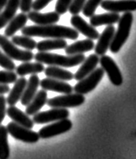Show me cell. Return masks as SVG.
<instances>
[{"label":"cell","instance_id":"1","mask_svg":"<svg viewBox=\"0 0 136 159\" xmlns=\"http://www.w3.org/2000/svg\"><path fill=\"white\" fill-rule=\"evenodd\" d=\"M21 33L28 37H41L49 39H64L75 40L79 38V33L75 29L64 25H30L21 29Z\"/></svg>","mask_w":136,"mask_h":159},{"label":"cell","instance_id":"2","mask_svg":"<svg viewBox=\"0 0 136 159\" xmlns=\"http://www.w3.org/2000/svg\"><path fill=\"white\" fill-rule=\"evenodd\" d=\"M34 59L37 62L42 64L68 68L81 64L86 57L82 53L75 55H60L48 52H38L34 55Z\"/></svg>","mask_w":136,"mask_h":159},{"label":"cell","instance_id":"3","mask_svg":"<svg viewBox=\"0 0 136 159\" xmlns=\"http://www.w3.org/2000/svg\"><path fill=\"white\" fill-rule=\"evenodd\" d=\"M134 20V16L132 12H125L120 18L117 31H115L113 41L109 47L110 51L113 53H117L121 49L123 45L126 43L129 37L131 31L132 24Z\"/></svg>","mask_w":136,"mask_h":159},{"label":"cell","instance_id":"4","mask_svg":"<svg viewBox=\"0 0 136 159\" xmlns=\"http://www.w3.org/2000/svg\"><path fill=\"white\" fill-rule=\"evenodd\" d=\"M0 47L10 59L14 61L29 62L34 59V54L32 51L21 50L17 46L8 39V38L0 34Z\"/></svg>","mask_w":136,"mask_h":159},{"label":"cell","instance_id":"5","mask_svg":"<svg viewBox=\"0 0 136 159\" xmlns=\"http://www.w3.org/2000/svg\"><path fill=\"white\" fill-rule=\"evenodd\" d=\"M85 101L86 98L83 94L72 93L49 99L46 104L52 108H69L81 106Z\"/></svg>","mask_w":136,"mask_h":159},{"label":"cell","instance_id":"6","mask_svg":"<svg viewBox=\"0 0 136 159\" xmlns=\"http://www.w3.org/2000/svg\"><path fill=\"white\" fill-rule=\"evenodd\" d=\"M104 75L105 72L102 68H95L93 73L85 77L84 79L79 80V82L74 86L73 91L77 94L83 95L88 94L96 89L100 80L103 79Z\"/></svg>","mask_w":136,"mask_h":159},{"label":"cell","instance_id":"7","mask_svg":"<svg viewBox=\"0 0 136 159\" xmlns=\"http://www.w3.org/2000/svg\"><path fill=\"white\" fill-rule=\"evenodd\" d=\"M8 134L17 140L26 143H35L39 140L38 133L33 131L31 129L21 126L14 122H11L6 126Z\"/></svg>","mask_w":136,"mask_h":159},{"label":"cell","instance_id":"8","mask_svg":"<svg viewBox=\"0 0 136 159\" xmlns=\"http://www.w3.org/2000/svg\"><path fill=\"white\" fill-rule=\"evenodd\" d=\"M72 128V122L68 118H66V119L57 121L47 126L43 127L38 131V136L43 139H48L64 134L70 130Z\"/></svg>","mask_w":136,"mask_h":159},{"label":"cell","instance_id":"9","mask_svg":"<svg viewBox=\"0 0 136 159\" xmlns=\"http://www.w3.org/2000/svg\"><path fill=\"white\" fill-rule=\"evenodd\" d=\"M99 63H100L101 68L103 69L105 73H107L110 81L114 86H121L123 83V77H122L121 72L118 67L117 64L114 62L111 57L107 55H102L99 58Z\"/></svg>","mask_w":136,"mask_h":159},{"label":"cell","instance_id":"10","mask_svg":"<svg viewBox=\"0 0 136 159\" xmlns=\"http://www.w3.org/2000/svg\"><path fill=\"white\" fill-rule=\"evenodd\" d=\"M70 115L66 108H52L44 112H38L33 116V121L37 124H46L52 122H57L59 120L68 118Z\"/></svg>","mask_w":136,"mask_h":159},{"label":"cell","instance_id":"11","mask_svg":"<svg viewBox=\"0 0 136 159\" xmlns=\"http://www.w3.org/2000/svg\"><path fill=\"white\" fill-rule=\"evenodd\" d=\"M101 7L109 12H132L136 11V0H103Z\"/></svg>","mask_w":136,"mask_h":159},{"label":"cell","instance_id":"12","mask_svg":"<svg viewBox=\"0 0 136 159\" xmlns=\"http://www.w3.org/2000/svg\"><path fill=\"white\" fill-rule=\"evenodd\" d=\"M71 25L76 31H78V33H80L89 39L95 40L99 37V33L95 27L86 23V21L79 15H73L71 18Z\"/></svg>","mask_w":136,"mask_h":159},{"label":"cell","instance_id":"13","mask_svg":"<svg viewBox=\"0 0 136 159\" xmlns=\"http://www.w3.org/2000/svg\"><path fill=\"white\" fill-rule=\"evenodd\" d=\"M114 33H115V28L113 25H107L105 28L102 33L100 34V36L99 37L98 42L94 47L95 54H97L98 56H102L106 54V52H107L111 46V43L113 41Z\"/></svg>","mask_w":136,"mask_h":159},{"label":"cell","instance_id":"14","mask_svg":"<svg viewBox=\"0 0 136 159\" xmlns=\"http://www.w3.org/2000/svg\"><path fill=\"white\" fill-rule=\"evenodd\" d=\"M39 86L46 91H53L65 94H72L73 91V88L69 83L52 78L42 80L39 83Z\"/></svg>","mask_w":136,"mask_h":159},{"label":"cell","instance_id":"15","mask_svg":"<svg viewBox=\"0 0 136 159\" xmlns=\"http://www.w3.org/2000/svg\"><path fill=\"white\" fill-rule=\"evenodd\" d=\"M28 19L33 21V23L37 24V25H54L59 21L60 15L58 14L56 11L47 12V13H40L36 11H31L28 12Z\"/></svg>","mask_w":136,"mask_h":159},{"label":"cell","instance_id":"16","mask_svg":"<svg viewBox=\"0 0 136 159\" xmlns=\"http://www.w3.org/2000/svg\"><path fill=\"white\" fill-rule=\"evenodd\" d=\"M99 61V57L97 54H91V55H89L86 59H85V61L81 63L82 65L80 66V69L76 72L73 79H75L78 81L84 79L85 77H86L91 73H93L95 70V68H97Z\"/></svg>","mask_w":136,"mask_h":159},{"label":"cell","instance_id":"17","mask_svg":"<svg viewBox=\"0 0 136 159\" xmlns=\"http://www.w3.org/2000/svg\"><path fill=\"white\" fill-rule=\"evenodd\" d=\"M6 115L16 123H18L21 126L25 127L27 129H33L34 126V122L33 119L29 117L28 115L24 113L19 108L15 106H10L9 108H6Z\"/></svg>","mask_w":136,"mask_h":159},{"label":"cell","instance_id":"18","mask_svg":"<svg viewBox=\"0 0 136 159\" xmlns=\"http://www.w3.org/2000/svg\"><path fill=\"white\" fill-rule=\"evenodd\" d=\"M40 83V80L38 75H33L30 76V78L27 80V84L24 89V94L20 99V102L23 106H27L33 97L36 95L38 92V88Z\"/></svg>","mask_w":136,"mask_h":159},{"label":"cell","instance_id":"19","mask_svg":"<svg viewBox=\"0 0 136 159\" xmlns=\"http://www.w3.org/2000/svg\"><path fill=\"white\" fill-rule=\"evenodd\" d=\"M26 84H27V80L24 77H21L15 81L13 88L11 89L9 95L6 98V102L9 104V106H15L20 101Z\"/></svg>","mask_w":136,"mask_h":159},{"label":"cell","instance_id":"20","mask_svg":"<svg viewBox=\"0 0 136 159\" xmlns=\"http://www.w3.org/2000/svg\"><path fill=\"white\" fill-rule=\"evenodd\" d=\"M46 102L47 92L44 89L39 90L38 92H37V94L33 97V100L31 101V102L26 106L25 114L28 115L29 116L36 115L45 106V104H46Z\"/></svg>","mask_w":136,"mask_h":159},{"label":"cell","instance_id":"21","mask_svg":"<svg viewBox=\"0 0 136 159\" xmlns=\"http://www.w3.org/2000/svg\"><path fill=\"white\" fill-rule=\"evenodd\" d=\"M20 0H8L3 11L0 12V30L7 25L16 15L17 11L19 8Z\"/></svg>","mask_w":136,"mask_h":159},{"label":"cell","instance_id":"22","mask_svg":"<svg viewBox=\"0 0 136 159\" xmlns=\"http://www.w3.org/2000/svg\"><path fill=\"white\" fill-rule=\"evenodd\" d=\"M27 20H28V17L24 12H21L17 16H15L14 18L7 24V26L5 30V37L9 38L14 36V34L18 31L21 30L25 26Z\"/></svg>","mask_w":136,"mask_h":159},{"label":"cell","instance_id":"23","mask_svg":"<svg viewBox=\"0 0 136 159\" xmlns=\"http://www.w3.org/2000/svg\"><path fill=\"white\" fill-rule=\"evenodd\" d=\"M120 15L119 13L114 12H108L92 16L90 18V25L94 27L100 26V25H113L115 23H118L120 20Z\"/></svg>","mask_w":136,"mask_h":159},{"label":"cell","instance_id":"24","mask_svg":"<svg viewBox=\"0 0 136 159\" xmlns=\"http://www.w3.org/2000/svg\"><path fill=\"white\" fill-rule=\"evenodd\" d=\"M95 47L94 40L92 39H83L67 46L65 48V51L67 55H75V54H81L86 52L93 50Z\"/></svg>","mask_w":136,"mask_h":159},{"label":"cell","instance_id":"25","mask_svg":"<svg viewBox=\"0 0 136 159\" xmlns=\"http://www.w3.org/2000/svg\"><path fill=\"white\" fill-rule=\"evenodd\" d=\"M44 71L45 66L39 62H23L16 67V74L20 77H24L27 75H37Z\"/></svg>","mask_w":136,"mask_h":159},{"label":"cell","instance_id":"26","mask_svg":"<svg viewBox=\"0 0 136 159\" xmlns=\"http://www.w3.org/2000/svg\"><path fill=\"white\" fill-rule=\"evenodd\" d=\"M67 47V42L64 39H49L46 40H41L37 43L36 48L38 52H49L52 50L65 49Z\"/></svg>","mask_w":136,"mask_h":159},{"label":"cell","instance_id":"27","mask_svg":"<svg viewBox=\"0 0 136 159\" xmlns=\"http://www.w3.org/2000/svg\"><path fill=\"white\" fill-rule=\"evenodd\" d=\"M45 75H46L47 78L59 80L62 81H69L74 77V75H72L70 71L55 66H49L48 67L45 68Z\"/></svg>","mask_w":136,"mask_h":159},{"label":"cell","instance_id":"28","mask_svg":"<svg viewBox=\"0 0 136 159\" xmlns=\"http://www.w3.org/2000/svg\"><path fill=\"white\" fill-rule=\"evenodd\" d=\"M10 157V147L8 143V131L6 127L0 125V159Z\"/></svg>","mask_w":136,"mask_h":159},{"label":"cell","instance_id":"29","mask_svg":"<svg viewBox=\"0 0 136 159\" xmlns=\"http://www.w3.org/2000/svg\"><path fill=\"white\" fill-rule=\"evenodd\" d=\"M11 42L15 44L17 47H23L24 49L28 50V51H33L37 47V42L32 39V37L28 36H12Z\"/></svg>","mask_w":136,"mask_h":159},{"label":"cell","instance_id":"30","mask_svg":"<svg viewBox=\"0 0 136 159\" xmlns=\"http://www.w3.org/2000/svg\"><path fill=\"white\" fill-rule=\"evenodd\" d=\"M102 1L103 0H86L84 7L82 9V13L86 17L91 18L92 16L95 14L96 9L98 8L99 5L101 4Z\"/></svg>","mask_w":136,"mask_h":159},{"label":"cell","instance_id":"31","mask_svg":"<svg viewBox=\"0 0 136 159\" xmlns=\"http://www.w3.org/2000/svg\"><path fill=\"white\" fill-rule=\"evenodd\" d=\"M17 80L18 75L13 71H0V84H12Z\"/></svg>","mask_w":136,"mask_h":159},{"label":"cell","instance_id":"32","mask_svg":"<svg viewBox=\"0 0 136 159\" xmlns=\"http://www.w3.org/2000/svg\"><path fill=\"white\" fill-rule=\"evenodd\" d=\"M0 66L7 71H13L16 69V66L12 60L10 59L5 52H2L1 50H0Z\"/></svg>","mask_w":136,"mask_h":159},{"label":"cell","instance_id":"33","mask_svg":"<svg viewBox=\"0 0 136 159\" xmlns=\"http://www.w3.org/2000/svg\"><path fill=\"white\" fill-rule=\"evenodd\" d=\"M86 0H72V4L69 6V12L72 15H79L80 11H82V9L84 7Z\"/></svg>","mask_w":136,"mask_h":159},{"label":"cell","instance_id":"34","mask_svg":"<svg viewBox=\"0 0 136 159\" xmlns=\"http://www.w3.org/2000/svg\"><path fill=\"white\" fill-rule=\"evenodd\" d=\"M72 0H58L55 5V11L58 14L63 15L69 9Z\"/></svg>","mask_w":136,"mask_h":159},{"label":"cell","instance_id":"35","mask_svg":"<svg viewBox=\"0 0 136 159\" xmlns=\"http://www.w3.org/2000/svg\"><path fill=\"white\" fill-rule=\"evenodd\" d=\"M6 98L4 94L0 95V125L2 122L5 120V115H6Z\"/></svg>","mask_w":136,"mask_h":159},{"label":"cell","instance_id":"36","mask_svg":"<svg viewBox=\"0 0 136 159\" xmlns=\"http://www.w3.org/2000/svg\"><path fill=\"white\" fill-rule=\"evenodd\" d=\"M33 0H20L19 1V8L24 13H28L31 11L33 7Z\"/></svg>","mask_w":136,"mask_h":159},{"label":"cell","instance_id":"37","mask_svg":"<svg viewBox=\"0 0 136 159\" xmlns=\"http://www.w3.org/2000/svg\"><path fill=\"white\" fill-rule=\"evenodd\" d=\"M51 1H52V0H35V1H33L32 9H33V11H39L44 9L45 7H46Z\"/></svg>","mask_w":136,"mask_h":159},{"label":"cell","instance_id":"38","mask_svg":"<svg viewBox=\"0 0 136 159\" xmlns=\"http://www.w3.org/2000/svg\"><path fill=\"white\" fill-rule=\"evenodd\" d=\"M10 88L8 85H2L0 84V95L1 94H5L9 93Z\"/></svg>","mask_w":136,"mask_h":159},{"label":"cell","instance_id":"39","mask_svg":"<svg viewBox=\"0 0 136 159\" xmlns=\"http://www.w3.org/2000/svg\"><path fill=\"white\" fill-rule=\"evenodd\" d=\"M7 2H8V0H0V12L2 11V10L5 8Z\"/></svg>","mask_w":136,"mask_h":159}]
</instances>
